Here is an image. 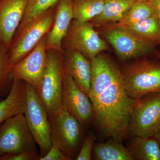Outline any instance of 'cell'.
<instances>
[{
	"instance_id": "cell-26",
	"label": "cell",
	"mask_w": 160,
	"mask_h": 160,
	"mask_svg": "<svg viewBox=\"0 0 160 160\" xmlns=\"http://www.w3.org/2000/svg\"><path fill=\"white\" fill-rule=\"evenodd\" d=\"M40 155L29 152H22L3 155L0 160H39Z\"/></svg>"
},
{
	"instance_id": "cell-5",
	"label": "cell",
	"mask_w": 160,
	"mask_h": 160,
	"mask_svg": "<svg viewBox=\"0 0 160 160\" xmlns=\"http://www.w3.org/2000/svg\"><path fill=\"white\" fill-rule=\"evenodd\" d=\"M25 84L26 101L24 115L29 131L39 147L41 158L52 146L51 126L48 113L37 92L29 84Z\"/></svg>"
},
{
	"instance_id": "cell-22",
	"label": "cell",
	"mask_w": 160,
	"mask_h": 160,
	"mask_svg": "<svg viewBox=\"0 0 160 160\" xmlns=\"http://www.w3.org/2000/svg\"><path fill=\"white\" fill-rule=\"evenodd\" d=\"M153 14L151 6L147 0H138L118 22L109 25L125 27L135 24Z\"/></svg>"
},
{
	"instance_id": "cell-8",
	"label": "cell",
	"mask_w": 160,
	"mask_h": 160,
	"mask_svg": "<svg viewBox=\"0 0 160 160\" xmlns=\"http://www.w3.org/2000/svg\"><path fill=\"white\" fill-rule=\"evenodd\" d=\"M49 118L52 146L72 159L81 142L82 124L62 108L56 114Z\"/></svg>"
},
{
	"instance_id": "cell-24",
	"label": "cell",
	"mask_w": 160,
	"mask_h": 160,
	"mask_svg": "<svg viewBox=\"0 0 160 160\" xmlns=\"http://www.w3.org/2000/svg\"><path fill=\"white\" fill-rule=\"evenodd\" d=\"M8 52L0 42V100L9 94L13 82L10 76L11 66Z\"/></svg>"
},
{
	"instance_id": "cell-12",
	"label": "cell",
	"mask_w": 160,
	"mask_h": 160,
	"mask_svg": "<svg viewBox=\"0 0 160 160\" xmlns=\"http://www.w3.org/2000/svg\"><path fill=\"white\" fill-rule=\"evenodd\" d=\"M62 108L81 124H86L93 117V108L89 97L82 91L71 77L65 73Z\"/></svg>"
},
{
	"instance_id": "cell-7",
	"label": "cell",
	"mask_w": 160,
	"mask_h": 160,
	"mask_svg": "<svg viewBox=\"0 0 160 160\" xmlns=\"http://www.w3.org/2000/svg\"><path fill=\"white\" fill-rule=\"evenodd\" d=\"M36 144L24 113L9 118L0 125V157L22 152L37 154Z\"/></svg>"
},
{
	"instance_id": "cell-13",
	"label": "cell",
	"mask_w": 160,
	"mask_h": 160,
	"mask_svg": "<svg viewBox=\"0 0 160 160\" xmlns=\"http://www.w3.org/2000/svg\"><path fill=\"white\" fill-rule=\"evenodd\" d=\"M27 0H0V42L9 50L22 19Z\"/></svg>"
},
{
	"instance_id": "cell-6",
	"label": "cell",
	"mask_w": 160,
	"mask_h": 160,
	"mask_svg": "<svg viewBox=\"0 0 160 160\" xmlns=\"http://www.w3.org/2000/svg\"><path fill=\"white\" fill-rule=\"evenodd\" d=\"M89 22L73 19L62 42L63 50L80 52L92 61L109 47Z\"/></svg>"
},
{
	"instance_id": "cell-19",
	"label": "cell",
	"mask_w": 160,
	"mask_h": 160,
	"mask_svg": "<svg viewBox=\"0 0 160 160\" xmlns=\"http://www.w3.org/2000/svg\"><path fill=\"white\" fill-rule=\"evenodd\" d=\"M128 149L134 160H160V144L153 137H134Z\"/></svg>"
},
{
	"instance_id": "cell-14",
	"label": "cell",
	"mask_w": 160,
	"mask_h": 160,
	"mask_svg": "<svg viewBox=\"0 0 160 160\" xmlns=\"http://www.w3.org/2000/svg\"><path fill=\"white\" fill-rule=\"evenodd\" d=\"M62 62L64 72L86 95H89L91 79V61L78 52L64 50Z\"/></svg>"
},
{
	"instance_id": "cell-9",
	"label": "cell",
	"mask_w": 160,
	"mask_h": 160,
	"mask_svg": "<svg viewBox=\"0 0 160 160\" xmlns=\"http://www.w3.org/2000/svg\"><path fill=\"white\" fill-rule=\"evenodd\" d=\"M138 100L132 114L129 134L132 137H152L160 127V92Z\"/></svg>"
},
{
	"instance_id": "cell-4",
	"label": "cell",
	"mask_w": 160,
	"mask_h": 160,
	"mask_svg": "<svg viewBox=\"0 0 160 160\" xmlns=\"http://www.w3.org/2000/svg\"><path fill=\"white\" fill-rule=\"evenodd\" d=\"M47 65L38 93L49 118L62 109L64 72L62 53L55 50L47 51Z\"/></svg>"
},
{
	"instance_id": "cell-28",
	"label": "cell",
	"mask_w": 160,
	"mask_h": 160,
	"mask_svg": "<svg viewBox=\"0 0 160 160\" xmlns=\"http://www.w3.org/2000/svg\"><path fill=\"white\" fill-rule=\"evenodd\" d=\"M151 6L154 14L160 21V0H147Z\"/></svg>"
},
{
	"instance_id": "cell-1",
	"label": "cell",
	"mask_w": 160,
	"mask_h": 160,
	"mask_svg": "<svg viewBox=\"0 0 160 160\" xmlns=\"http://www.w3.org/2000/svg\"><path fill=\"white\" fill-rule=\"evenodd\" d=\"M98 128L107 137L122 142L129 135L132 114L138 100L126 92L118 65L102 52L91 61L89 95Z\"/></svg>"
},
{
	"instance_id": "cell-20",
	"label": "cell",
	"mask_w": 160,
	"mask_h": 160,
	"mask_svg": "<svg viewBox=\"0 0 160 160\" xmlns=\"http://www.w3.org/2000/svg\"><path fill=\"white\" fill-rule=\"evenodd\" d=\"M93 149L96 160H134L128 148H125L122 142L113 139L106 142L96 144Z\"/></svg>"
},
{
	"instance_id": "cell-10",
	"label": "cell",
	"mask_w": 160,
	"mask_h": 160,
	"mask_svg": "<svg viewBox=\"0 0 160 160\" xmlns=\"http://www.w3.org/2000/svg\"><path fill=\"white\" fill-rule=\"evenodd\" d=\"M46 35L37 46L24 58L12 66L10 76L12 80H20L33 87L38 94L47 65Z\"/></svg>"
},
{
	"instance_id": "cell-11",
	"label": "cell",
	"mask_w": 160,
	"mask_h": 160,
	"mask_svg": "<svg viewBox=\"0 0 160 160\" xmlns=\"http://www.w3.org/2000/svg\"><path fill=\"white\" fill-rule=\"evenodd\" d=\"M105 27L103 36L121 61L143 57L155 51V46L135 36L123 27L111 25Z\"/></svg>"
},
{
	"instance_id": "cell-21",
	"label": "cell",
	"mask_w": 160,
	"mask_h": 160,
	"mask_svg": "<svg viewBox=\"0 0 160 160\" xmlns=\"http://www.w3.org/2000/svg\"><path fill=\"white\" fill-rule=\"evenodd\" d=\"M73 19L89 22L102 11L103 0H72Z\"/></svg>"
},
{
	"instance_id": "cell-17",
	"label": "cell",
	"mask_w": 160,
	"mask_h": 160,
	"mask_svg": "<svg viewBox=\"0 0 160 160\" xmlns=\"http://www.w3.org/2000/svg\"><path fill=\"white\" fill-rule=\"evenodd\" d=\"M100 14L89 21L93 27H103L118 22L138 0H103Z\"/></svg>"
},
{
	"instance_id": "cell-18",
	"label": "cell",
	"mask_w": 160,
	"mask_h": 160,
	"mask_svg": "<svg viewBox=\"0 0 160 160\" xmlns=\"http://www.w3.org/2000/svg\"><path fill=\"white\" fill-rule=\"evenodd\" d=\"M123 28L143 41L155 46L160 45V21L155 14Z\"/></svg>"
},
{
	"instance_id": "cell-2",
	"label": "cell",
	"mask_w": 160,
	"mask_h": 160,
	"mask_svg": "<svg viewBox=\"0 0 160 160\" xmlns=\"http://www.w3.org/2000/svg\"><path fill=\"white\" fill-rule=\"evenodd\" d=\"M56 6L16 32L8 52L11 67L29 54L51 30L55 17Z\"/></svg>"
},
{
	"instance_id": "cell-3",
	"label": "cell",
	"mask_w": 160,
	"mask_h": 160,
	"mask_svg": "<svg viewBox=\"0 0 160 160\" xmlns=\"http://www.w3.org/2000/svg\"><path fill=\"white\" fill-rule=\"evenodd\" d=\"M127 94L139 100L146 95L160 92V61L143 59L122 70Z\"/></svg>"
},
{
	"instance_id": "cell-15",
	"label": "cell",
	"mask_w": 160,
	"mask_h": 160,
	"mask_svg": "<svg viewBox=\"0 0 160 160\" xmlns=\"http://www.w3.org/2000/svg\"><path fill=\"white\" fill-rule=\"evenodd\" d=\"M73 19L72 0H59L56 6L53 26L46 35V51L55 50L63 53L62 42Z\"/></svg>"
},
{
	"instance_id": "cell-25",
	"label": "cell",
	"mask_w": 160,
	"mask_h": 160,
	"mask_svg": "<svg viewBox=\"0 0 160 160\" xmlns=\"http://www.w3.org/2000/svg\"><path fill=\"white\" fill-rule=\"evenodd\" d=\"M95 136L93 133H89L83 142L81 150L77 157V160H90L94 146Z\"/></svg>"
},
{
	"instance_id": "cell-29",
	"label": "cell",
	"mask_w": 160,
	"mask_h": 160,
	"mask_svg": "<svg viewBox=\"0 0 160 160\" xmlns=\"http://www.w3.org/2000/svg\"><path fill=\"white\" fill-rule=\"evenodd\" d=\"M153 137L160 144V127L159 128L157 132L153 136Z\"/></svg>"
},
{
	"instance_id": "cell-16",
	"label": "cell",
	"mask_w": 160,
	"mask_h": 160,
	"mask_svg": "<svg viewBox=\"0 0 160 160\" xmlns=\"http://www.w3.org/2000/svg\"><path fill=\"white\" fill-rule=\"evenodd\" d=\"M26 101L25 82L22 80H13L10 92L0 102V125L9 118L24 113Z\"/></svg>"
},
{
	"instance_id": "cell-23",
	"label": "cell",
	"mask_w": 160,
	"mask_h": 160,
	"mask_svg": "<svg viewBox=\"0 0 160 160\" xmlns=\"http://www.w3.org/2000/svg\"><path fill=\"white\" fill-rule=\"evenodd\" d=\"M59 0H27L22 19L18 27L20 30L40 15L57 5Z\"/></svg>"
},
{
	"instance_id": "cell-27",
	"label": "cell",
	"mask_w": 160,
	"mask_h": 160,
	"mask_svg": "<svg viewBox=\"0 0 160 160\" xmlns=\"http://www.w3.org/2000/svg\"><path fill=\"white\" fill-rule=\"evenodd\" d=\"M71 159L64 154L62 150L52 146L46 155L40 158L39 160H70Z\"/></svg>"
}]
</instances>
